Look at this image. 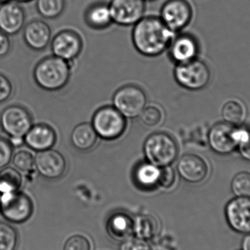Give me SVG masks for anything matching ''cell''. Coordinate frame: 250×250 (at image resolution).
<instances>
[{
	"mask_svg": "<svg viewBox=\"0 0 250 250\" xmlns=\"http://www.w3.org/2000/svg\"><path fill=\"white\" fill-rule=\"evenodd\" d=\"M0 198H1V196H0Z\"/></svg>",
	"mask_w": 250,
	"mask_h": 250,
	"instance_id": "45",
	"label": "cell"
},
{
	"mask_svg": "<svg viewBox=\"0 0 250 250\" xmlns=\"http://www.w3.org/2000/svg\"><path fill=\"white\" fill-rule=\"evenodd\" d=\"M160 175V167L149 162H146L137 166L134 172V179L140 188L149 189L158 185Z\"/></svg>",
	"mask_w": 250,
	"mask_h": 250,
	"instance_id": "22",
	"label": "cell"
},
{
	"mask_svg": "<svg viewBox=\"0 0 250 250\" xmlns=\"http://www.w3.org/2000/svg\"><path fill=\"white\" fill-rule=\"evenodd\" d=\"M98 136L92 125L82 123L73 129L70 139L76 149L86 151L95 146Z\"/></svg>",
	"mask_w": 250,
	"mask_h": 250,
	"instance_id": "21",
	"label": "cell"
},
{
	"mask_svg": "<svg viewBox=\"0 0 250 250\" xmlns=\"http://www.w3.org/2000/svg\"><path fill=\"white\" fill-rule=\"evenodd\" d=\"M83 18L86 24L95 30L107 29L114 23L109 4L105 1H95L88 6Z\"/></svg>",
	"mask_w": 250,
	"mask_h": 250,
	"instance_id": "20",
	"label": "cell"
},
{
	"mask_svg": "<svg viewBox=\"0 0 250 250\" xmlns=\"http://www.w3.org/2000/svg\"><path fill=\"white\" fill-rule=\"evenodd\" d=\"M174 76L176 82L182 87L193 91L204 89L211 79V73L207 64L196 59L178 64Z\"/></svg>",
	"mask_w": 250,
	"mask_h": 250,
	"instance_id": "5",
	"label": "cell"
},
{
	"mask_svg": "<svg viewBox=\"0 0 250 250\" xmlns=\"http://www.w3.org/2000/svg\"><path fill=\"white\" fill-rule=\"evenodd\" d=\"M12 163L15 168L22 173H29L35 166L33 156L25 150L17 151L13 155Z\"/></svg>",
	"mask_w": 250,
	"mask_h": 250,
	"instance_id": "31",
	"label": "cell"
},
{
	"mask_svg": "<svg viewBox=\"0 0 250 250\" xmlns=\"http://www.w3.org/2000/svg\"><path fill=\"white\" fill-rule=\"evenodd\" d=\"M242 248L243 250H250V233L244 239Z\"/></svg>",
	"mask_w": 250,
	"mask_h": 250,
	"instance_id": "40",
	"label": "cell"
},
{
	"mask_svg": "<svg viewBox=\"0 0 250 250\" xmlns=\"http://www.w3.org/2000/svg\"><path fill=\"white\" fill-rule=\"evenodd\" d=\"M107 231L115 240H125L132 233V220L124 213H116L108 219Z\"/></svg>",
	"mask_w": 250,
	"mask_h": 250,
	"instance_id": "23",
	"label": "cell"
},
{
	"mask_svg": "<svg viewBox=\"0 0 250 250\" xmlns=\"http://www.w3.org/2000/svg\"><path fill=\"white\" fill-rule=\"evenodd\" d=\"M11 47L9 36L0 30V57H4L8 54Z\"/></svg>",
	"mask_w": 250,
	"mask_h": 250,
	"instance_id": "38",
	"label": "cell"
},
{
	"mask_svg": "<svg viewBox=\"0 0 250 250\" xmlns=\"http://www.w3.org/2000/svg\"><path fill=\"white\" fill-rule=\"evenodd\" d=\"M168 48L170 57L177 64L194 60L198 52V41L188 33H176Z\"/></svg>",
	"mask_w": 250,
	"mask_h": 250,
	"instance_id": "17",
	"label": "cell"
},
{
	"mask_svg": "<svg viewBox=\"0 0 250 250\" xmlns=\"http://www.w3.org/2000/svg\"><path fill=\"white\" fill-rule=\"evenodd\" d=\"M83 48V41L78 32L72 29L60 31L51 41L54 56L70 61L79 57Z\"/></svg>",
	"mask_w": 250,
	"mask_h": 250,
	"instance_id": "12",
	"label": "cell"
},
{
	"mask_svg": "<svg viewBox=\"0 0 250 250\" xmlns=\"http://www.w3.org/2000/svg\"><path fill=\"white\" fill-rule=\"evenodd\" d=\"M176 182V172L171 166L160 167V179L158 185L163 188L168 189L173 187Z\"/></svg>",
	"mask_w": 250,
	"mask_h": 250,
	"instance_id": "35",
	"label": "cell"
},
{
	"mask_svg": "<svg viewBox=\"0 0 250 250\" xmlns=\"http://www.w3.org/2000/svg\"><path fill=\"white\" fill-rule=\"evenodd\" d=\"M23 38L31 49L42 51L51 42V29L49 25L43 21L32 20L23 27Z\"/></svg>",
	"mask_w": 250,
	"mask_h": 250,
	"instance_id": "18",
	"label": "cell"
},
{
	"mask_svg": "<svg viewBox=\"0 0 250 250\" xmlns=\"http://www.w3.org/2000/svg\"><path fill=\"white\" fill-rule=\"evenodd\" d=\"M143 124L148 126H158L163 121V113L161 108L157 105L146 106L139 116Z\"/></svg>",
	"mask_w": 250,
	"mask_h": 250,
	"instance_id": "32",
	"label": "cell"
},
{
	"mask_svg": "<svg viewBox=\"0 0 250 250\" xmlns=\"http://www.w3.org/2000/svg\"><path fill=\"white\" fill-rule=\"evenodd\" d=\"M34 165L38 173L49 180L60 179L67 168L66 160L62 154L51 148L38 151L34 158Z\"/></svg>",
	"mask_w": 250,
	"mask_h": 250,
	"instance_id": "11",
	"label": "cell"
},
{
	"mask_svg": "<svg viewBox=\"0 0 250 250\" xmlns=\"http://www.w3.org/2000/svg\"><path fill=\"white\" fill-rule=\"evenodd\" d=\"M222 116L226 123L233 126H239L246 119L247 108L239 100H230L223 105Z\"/></svg>",
	"mask_w": 250,
	"mask_h": 250,
	"instance_id": "25",
	"label": "cell"
},
{
	"mask_svg": "<svg viewBox=\"0 0 250 250\" xmlns=\"http://www.w3.org/2000/svg\"><path fill=\"white\" fill-rule=\"evenodd\" d=\"M147 97L141 88L127 85L118 89L113 98L114 107L128 119L141 115L146 106Z\"/></svg>",
	"mask_w": 250,
	"mask_h": 250,
	"instance_id": "7",
	"label": "cell"
},
{
	"mask_svg": "<svg viewBox=\"0 0 250 250\" xmlns=\"http://www.w3.org/2000/svg\"><path fill=\"white\" fill-rule=\"evenodd\" d=\"M26 13L20 3L10 0L0 4V30L8 36L15 35L23 29Z\"/></svg>",
	"mask_w": 250,
	"mask_h": 250,
	"instance_id": "14",
	"label": "cell"
},
{
	"mask_svg": "<svg viewBox=\"0 0 250 250\" xmlns=\"http://www.w3.org/2000/svg\"><path fill=\"white\" fill-rule=\"evenodd\" d=\"M120 250H152L151 246L141 239H130L122 244Z\"/></svg>",
	"mask_w": 250,
	"mask_h": 250,
	"instance_id": "36",
	"label": "cell"
},
{
	"mask_svg": "<svg viewBox=\"0 0 250 250\" xmlns=\"http://www.w3.org/2000/svg\"><path fill=\"white\" fill-rule=\"evenodd\" d=\"M144 0H111L110 10L113 22L122 26H134L144 16Z\"/></svg>",
	"mask_w": 250,
	"mask_h": 250,
	"instance_id": "10",
	"label": "cell"
},
{
	"mask_svg": "<svg viewBox=\"0 0 250 250\" xmlns=\"http://www.w3.org/2000/svg\"><path fill=\"white\" fill-rule=\"evenodd\" d=\"M70 76L68 62L56 56L44 58L38 62L34 70L37 84L47 91L62 89L68 82Z\"/></svg>",
	"mask_w": 250,
	"mask_h": 250,
	"instance_id": "2",
	"label": "cell"
},
{
	"mask_svg": "<svg viewBox=\"0 0 250 250\" xmlns=\"http://www.w3.org/2000/svg\"><path fill=\"white\" fill-rule=\"evenodd\" d=\"M144 151L148 162L163 167L174 163L179 148L171 135L165 132H156L146 140Z\"/></svg>",
	"mask_w": 250,
	"mask_h": 250,
	"instance_id": "3",
	"label": "cell"
},
{
	"mask_svg": "<svg viewBox=\"0 0 250 250\" xmlns=\"http://www.w3.org/2000/svg\"><path fill=\"white\" fill-rule=\"evenodd\" d=\"M158 231V223L149 215H138L132 220V233L138 239L148 240L152 239Z\"/></svg>",
	"mask_w": 250,
	"mask_h": 250,
	"instance_id": "24",
	"label": "cell"
},
{
	"mask_svg": "<svg viewBox=\"0 0 250 250\" xmlns=\"http://www.w3.org/2000/svg\"><path fill=\"white\" fill-rule=\"evenodd\" d=\"M175 35L159 16H144L134 25L132 43L142 55L157 57L168 48Z\"/></svg>",
	"mask_w": 250,
	"mask_h": 250,
	"instance_id": "1",
	"label": "cell"
},
{
	"mask_svg": "<svg viewBox=\"0 0 250 250\" xmlns=\"http://www.w3.org/2000/svg\"><path fill=\"white\" fill-rule=\"evenodd\" d=\"M14 1H17L19 3H27L29 1H33V0H14Z\"/></svg>",
	"mask_w": 250,
	"mask_h": 250,
	"instance_id": "41",
	"label": "cell"
},
{
	"mask_svg": "<svg viewBox=\"0 0 250 250\" xmlns=\"http://www.w3.org/2000/svg\"><path fill=\"white\" fill-rule=\"evenodd\" d=\"M192 8L187 0H167L160 9L162 21L169 29L179 33L192 21Z\"/></svg>",
	"mask_w": 250,
	"mask_h": 250,
	"instance_id": "8",
	"label": "cell"
},
{
	"mask_svg": "<svg viewBox=\"0 0 250 250\" xmlns=\"http://www.w3.org/2000/svg\"><path fill=\"white\" fill-rule=\"evenodd\" d=\"M233 125L226 123H217L208 132V144L211 149L217 154H228L237 148L233 132Z\"/></svg>",
	"mask_w": 250,
	"mask_h": 250,
	"instance_id": "16",
	"label": "cell"
},
{
	"mask_svg": "<svg viewBox=\"0 0 250 250\" xmlns=\"http://www.w3.org/2000/svg\"><path fill=\"white\" fill-rule=\"evenodd\" d=\"M231 189L237 197H250V172L238 173L232 180Z\"/></svg>",
	"mask_w": 250,
	"mask_h": 250,
	"instance_id": "30",
	"label": "cell"
},
{
	"mask_svg": "<svg viewBox=\"0 0 250 250\" xmlns=\"http://www.w3.org/2000/svg\"><path fill=\"white\" fill-rule=\"evenodd\" d=\"M177 171L186 182L198 184L208 176V166L207 162L197 154H185L178 162Z\"/></svg>",
	"mask_w": 250,
	"mask_h": 250,
	"instance_id": "15",
	"label": "cell"
},
{
	"mask_svg": "<svg viewBox=\"0 0 250 250\" xmlns=\"http://www.w3.org/2000/svg\"><path fill=\"white\" fill-rule=\"evenodd\" d=\"M25 144L37 151H45L54 146L57 134L49 125L38 124L32 126L23 138Z\"/></svg>",
	"mask_w": 250,
	"mask_h": 250,
	"instance_id": "19",
	"label": "cell"
},
{
	"mask_svg": "<svg viewBox=\"0 0 250 250\" xmlns=\"http://www.w3.org/2000/svg\"><path fill=\"white\" fill-rule=\"evenodd\" d=\"M10 1V0H0V4H4V3L7 2V1Z\"/></svg>",
	"mask_w": 250,
	"mask_h": 250,
	"instance_id": "42",
	"label": "cell"
},
{
	"mask_svg": "<svg viewBox=\"0 0 250 250\" xmlns=\"http://www.w3.org/2000/svg\"><path fill=\"white\" fill-rule=\"evenodd\" d=\"M0 127H1V125H0Z\"/></svg>",
	"mask_w": 250,
	"mask_h": 250,
	"instance_id": "44",
	"label": "cell"
},
{
	"mask_svg": "<svg viewBox=\"0 0 250 250\" xmlns=\"http://www.w3.org/2000/svg\"><path fill=\"white\" fill-rule=\"evenodd\" d=\"M64 250H91V245L86 237L76 235L66 242Z\"/></svg>",
	"mask_w": 250,
	"mask_h": 250,
	"instance_id": "34",
	"label": "cell"
},
{
	"mask_svg": "<svg viewBox=\"0 0 250 250\" xmlns=\"http://www.w3.org/2000/svg\"><path fill=\"white\" fill-rule=\"evenodd\" d=\"M10 142L13 146H19L23 144L24 141L23 138H10Z\"/></svg>",
	"mask_w": 250,
	"mask_h": 250,
	"instance_id": "39",
	"label": "cell"
},
{
	"mask_svg": "<svg viewBox=\"0 0 250 250\" xmlns=\"http://www.w3.org/2000/svg\"><path fill=\"white\" fill-rule=\"evenodd\" d=\"M13 146L10 141L0 138V170L7 167L13 157Z\"/></svg>",
	"mask_w": 250,
	"mask_h": 250,
	"instance_id": "33",
	"label": "cell"
},
{
	"mask_svg": "<svg viewBox=\"0 0 250 250\" xmlns=\"http://www.w3.org/2000/svg\"><path fill=\"white\" fill-rule=\"evenodd\" d=\"M0 125L10 138H24L32 126L29 111L19 105L7 107L1 113Z\"/></svg>",
	"mask_w": 250,
	"mask_h": 250,
	"instance_id": "9",
	"label": "cell"
},
{
	"mask_svg": "<svg viewBox=\"0 0 250 250\" xmlns=\"http://www.w3.org/2000/svg\"><path fill=\"white\" fill-rule=\"evenodd\" d=\"M145 1H156V0H144Z\"/></svg>",
	"mask_w": 250,
	"mask_h": 250,
	"instance_id": "43",
	"label": "cell"
},
{
	"mask_svg": "<svg viewBox=\"0 0 250 250\" xmlns=\"http://www.w3.org/2000/svg\"><path fill=\"white\" fill-rule=\"evenodd\" d=\"M92 126L97 135L103 139L115 140L124 133L126 118L114 107H104L94 115Z\"/></svg>",
	"mask_w": 250,
	"mask_h": 250,
	"instance_id": "6",
	"label": "cell"
},
{
	"mask_svg": "<svg viewBox=\"0 0 250 250\" xmlns=\"http://www.w3.org/2000/svg\"><path fill=\"white\" fill-rule=\"evenodd\" d=\"M33 211V202L24 192H7L2 194L0 198V212L10 223H25L32 217Z\"/></svg>",
	"mask_w": 250,
	"mask_h": 250,
	"instance_id": "4",
	"label": "cell"
},
{
	"mask_svg": "<svg viewBox=\"0 0 250 250\" xmlns=\"http://www.w3.org/2000/svg\"><path fill=\"white\" fill-rule=\"evenodd\" d=\"M13 86L9 79L0 74V104L5 102L11 96Z\"/></svg>",
	"mask_w": 250,
	"mask_h": 250,
	"instance_id": "37",
	"label": "cell"
},
{
	"mask_svg": "<svg viewBox=\"0 0 250 250\" xmlns=\"http://www.w3.org/2000/svg\"><path fill=\"white\" fill-rule=\"evenodd\" d=\"M18 233L10 225L0 222V250H14L18 243Z\"/></svg>",
	"mask_w": 250,
	"mask_h": 250,
	"instance_id": "29",
	"label": "cell"
},
{
	"mask_svg": "<svg viewBox=\"0 0 250 250\" xmlns=\"http://www.w3.org/2000/svg\"><path fill=\"white\" fill-rule=\"evenodd\" d=\"M65 0H36V9L44 19H56L62 14Z\"/></svg>",
	"mask_w": 250,
	"mask_h": 250,
	"instance_id": "27",
	"label": "cell"
},
{
	"mask_svg": "<svg viewBox=\"0 0 250 250\" xmlns=\"http://www.w3.org/2000/svg\"><path fill=\"white\" fill-rule=\"evenodd\" d=\"M21 174L15 167H5L0 170V192L7 193L19 191L22 185Z\"/></svg>",
	"mask_w": 250,
	"mask_h": 250,
	"instance_id": "26",
	"label": "cell"
},
{
	"mask_svg": "<svg viewBox=\"0 0 250 250\" xmlns=\"http://www.w3.org/2000/svg\"><path fill=\"white\" fill-rule=\"evenodd\" d=\"M233 135L241 155L250 161V129L245 126H235Z\"/></svg>",
	"mask_w": 250,
	"mask_h": 250,
	"instance_id": "28",
	"label": "cell"
},
{
	"mask_svg": "<svg viewBox=\"0 0 250 250\" xmlns=\"http://www.w3.org/2000/svg\"><path fill=\"white\" fill-rule=\"evenodd\" d=\"M228 223L238 233H250V197H237L226 206Z\"/></svg>",
	"mask_w": 250,
	"mask_h": 250,
	"instance_id": "13",
	"label": "cell"
}]
</instances>
